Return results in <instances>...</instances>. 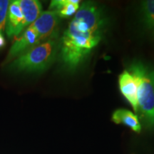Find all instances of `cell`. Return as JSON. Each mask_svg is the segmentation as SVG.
Wrapping results in <instances>:
<instances>
[{
	"mask_svg": "<svg viewBox=\"0 0 154 154\" xmlns=\"http://www.w3.org/2000/svg\"><path fill=\"white\" fill-rule=\"evenodd\" d=\"M101 35L80 32L71 22L61 38L60 56L65 66L75 71L99 43Z\"/></svg>",
	"mask_w": 154,
	"mask_h": 154,
	"instance_id": "obj_1",
	"label": "cell"
},
{
	"mask_svg": "<svg viewBox=\"0 0 154 154\" xmlns=\"http://www.w3.org/2000/svg\"><path fill=\"white\" fill-rule=\"evenodd\" d=\"M58 47L57 42L53 38L40 42L14 59L8 68L17 73L44 72L55 60Z\"/></svg>",
	"mask_w": 154,
	"mask_h": 154,
	"instance_id": "obj_2",
	"label": "cell"
},
{
	"mask_svg": "<svg viewBox=\"0 0 154 154\" xmlns=\"http://www.w3.org/2000/svg\"><path fill=\"white\" fill-rule=\"evenodd\" d=\"M129 72L138 84V112L147 127H154V69L141 62L131 66Z\"/></svg>",
	"mask_w": 154,
	"mask_h": 154,
	"instance_id": "obj_3",
	"label": "cell"
},
{
	"mask_svg": "<svg viewBox=\"0 0 154 154\" xmlns=\"http://www.w3.org/2000/svg\"><path fill=\"white\" fill-rule=\"evenodd\" d=\"M72 22L82 32L101 35L104 19L101 11L93 2H85L79 7Z\"/></svg>",
	"mask_w": 154,
	"mask_h": 154,
	"instance_id": "obj_4",
	"label": "cell"
},
{
	"mask_svg": "<svg viewBox=\"0 0 154 154\" xmlns=\"http://www.w3.org/2000/svg\"><path fill=\"white\" fill-rule=\"evenodd\" d=\"M42 42V40L38 37L37 34L34 29L28 26L19 37L15 38L14 43L9 49L8 54L6 57L3 65L9 63L16 59L19 56L22 54L25 51L32 47Z\"/></svg>",
	"mask_w": 154,
	"mask_h": 154,
	"instance_id": "obj_5",
	"label": "cell"
},
{
	"mask_svg": "<svg viewBox=\"0 0 154 154\" xmlns=\"http://www.w3.org/2000/svg\"><path fill=\"white\" fill-rule=\"evenodd\" d=\"M58 24L57 14L54 11L47 10L42 11L40 16L29 26L34 30L42 42L51 38L57 32Z\"/></svg>",
	"mask_w": 154,
	"mask_h": 154,
	"instance_id": "obj_6",
	"label": "cell"
},
{
	"mask_svg": "<svg viewBox=\"0 0 154 154\" xmlns=\"http://www.w3.org/2000/svg\"><path fill=\"white\" fill-rule=\"evenodd\" d=\"M25 29L24 17L18 4V1L9 2L6 21L5 30L9 38L15 37L22 33Z\"/></svg>",
	"mask_w": 154,
	"mask_h": 154,
	"instance_id": "obj_7",
	"label": "cell"
},
{
	"mask_svg": "<svg viewBox=\"0 0 154 154\" xmlns=\"http://www.w3.org/2000/svg\"><path fill=\"white\" fill-rule=\"evenodd\" d=\"M119 85L121 94L129 102L134 109V112H138V84L135 77L129 71L125 70L120 74L119 78Z\"/></svg>",
	"mask_w": 154,
	"mask_h": 154,
	"instance_id": "obj_8",
	"label": "cell"
},
{
	"mask_svg": "<svg viewBox=\"0 0 154 154\" xmlns=\"http://www.w3.org/2000/svg\"><path fill=\"white\" fill-rule=\"evenodd\" d=\"M111 121L116 124L125 125L136 133L139 134L141 131V124L138 116L127 109H120L116 110L111 116Z\"/></svg>",
	"mask_w": 154,
	"mask_h": 154,
	"instance_id": "obj_9",
	"label": "cell"
},
{
	"mask_svg": "<svg viewBox=\"0 0 154 154\" xmlns=\"http://www.w3.org/2000/svg\"><path fill=\"white\" fill-rule=\"evenodd\" d=\"M18 4L24 17V27H28L42 14V4L37 0H18Z\"/></svg>",
	"mask_w": 154,
	"mask_h": 154,
	"instance_id": "obj_10",
	"label": "cell"
},
{
	"mask_svg": "<svg viewBox=\"0 0 154 154\" xmlns=\"http://www.w3.org/2000/svg\"><path fill=\"white\" fill-rule=\"evenodd\" d=\"M80 2L79 0H54L51 2L49 10L54 11L61 18H67L76 14Z\"/></svg>",
	"mask_w": 154,
	"mask_h": 154,
	"instance_id": "obj_11",
	"label": "cell"
},
{
	"mask_svg": "<svg viewBox=\"0 0 154 154\" xmlns=\"http://www.w3.org/2000/svg\"><path fill=\"white\" fill-rule=\"evenodd\" d=\"M141 10L146 26L149 29L154 32V0L143 1Z\"/></svg>",
	"mask_w": 154,
	"mask_h": 154,
	"instance_id": "obj_12",
	"label": "cell"
},
{
	"mask_svg": "<svg viewBox=\"0 0 154 154\" xmlns=\"http://www.w3.org/2000/svg\"><path fill=\"white\" fill-rule=\"evenodd\" d=\"M9 2L10 1L7 0H0V32L2 33L5 29Z\"/></svg>",
	"mask_w": 154,
	"mask_h": 154,
	"instance_id": "obj_13",
	"label": "cell"
},
{
	"mask_svg": "<svg viewBox=\"0 0 154 154\" xmlns=\"http://www.w3.org/2000/svg\"><path fill=\"white\" fill-rule=\"evenodd\" d=\"M6 44V40L5 38L4 37L3 34L2 32H0V49L3 48L5 46Z\"/></svg>",
	"mask_w": 154,
	"mask_h": 154,
	"instance_id": "obj_14",
	"label": "cell"
}]
</instances>
